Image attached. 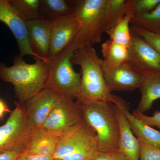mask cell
<instances>
[{
	"label": "cell",
	"mask_w": 160,
	"mask_h": 160,
	"mask_svg": "<svg viewBox=\"0 0 160 160\" xmlns=\"http://www.w3.org/2000/svg\"><path fill=\"white\" fill-rule=\"evenodd\" d=\"M88 150H98V138L94 130L83 119L60 135L53 157L61 159Z\"/></svg>",
	"instance_id": "obj_7"
},
{
	"label": "cell",
	"mask_w": 160,
	"mask_h": 160,
	"mask_svg": "<svg viewBox=\"0 0 160 160\" xmlns=\"http://www.w3.org/2000/svg\"><path fill=\"white\" fill-rule=\"evenodd\" d=\"M73 52H63L55 59L50 60L48 78L45 88L58 92L65 96L76 99L81 77L73 69L72 58Z\"/></svg>",
	"instance_id": "obj_6"
},
{
	"label": "cell",
	"mask_w": 160,
	"mask_h": 160,
	"mask_svg": "<svg viewBox=\"0 0 160 160\" xmlns=\"http://www.w3.org/2000/svg\"><path fill=\"white\" fill-rule=\"evenodd\" d=\"M101 69L109 91H132L138 89L142 75L127 62L118 66H109L100 59Z\"/></svg>",
	"instance_id": "obj_10"
},
{
	"label": "cell",
	"mask_w": 160,
	"mask_h": 160,
	"mask_svg": "<svg viewBox=\"0 0 160 160\" xmlns=\"http://www.w3.org/2000/svg\"><path fill=\"white\" fill-rule=\"evenodd\" d=\"M23 58L17 56L13 65L9 67L0 63V79L11 83L18 102L24 103L45 88L49 66V62L40 59L28 64Z\"/></svg>",
	"instance_id": "obj_2"
},
{
	"label": "cell",
	"mask_w": 160,
	"mask_h": 160,
	"mask_svg": "<svg viewBox=\"0 0 160 160\" xmlns=\"http://www.w3.org/2000/svg\"><path fill=\"white\" fill-rule=\"evenodd\" d=\"M41 9L42 17L51 20L73 13L71 1L66 0H41Z\"/></svg>",
	"instance_id": "obj_22"
},
{
	"label": "cell",
	"mask_w": 160,
	"mask_h": 160,
	"mask_svg": "<svg viewBox=\"0 0 160 160\" xmlns=\"http://www.w3.org/2000/svg\"><path fill=\"white\" fill-rule=\"evenodd\" d=\"M130 25L160 35V3L151 12L134 15Z\"/></svg>",
	"instance_id": "obj_23"
},
{
	"label": "cell",
	"mask_w": 160,
	"mask_h": 160,
	"mask_svg": "<svg viewBox=\"0 0 160 160\" xmlns=\"http://www.w3.org/2000/svg\"><path fill=\"white\" fill-rule=\"evenodd\" d=\"M134 14L132 9L129 10L113 28L106 32L110 39L129 48L131 46L132 36L130 22Z\"/></svg>",
	"instance_id": "obj_21"
},
{
	"label": "cell",
	"mask_w": 160,
	"mask_h": 160,
	"mask_svg": "<svg viewBox=\"0 0 160 160\" xmlns=\"http://www.w3.org/2000/svg\"><path fill=\"white\" fill-rule=\"evenodd\" d=\"M79 26L76 16L72 13L52 20L49 59L59 57L72 42Z\"/></svg>",
	"instance_id": "obj_11"
},
{
	"label": "cell",
	"mask_w": 160,
	"mask_h": 160,
	"mask_svg": "<svg viewBox=\"0 0 160 160\" xmlns=\"http://www.w3.org/2000/svg\"><path fill=\"white\" fill-rule=\"evenodd\" d=\"M52 156H40L30 154L25 152H21L16 160H53Z\"/></svg>",
	"instance_id": "obj_30"
},
{
	"label": "cell",
	"mask_w": 160,
	"mask_h": 160,
	"mask_svg": "<svg viewBox=\"0 0 160 160\" xmlns=\"http://www.w3.org/2000/svg\"><path fill=\"white\" fill-rule=\"evenodd\" d=\"M83 119L81 109L76 102L72 98L63 95L42 128L61 135Z\"/></svg>",
	"instance_id": "obj_9"
},
{
	"label": "cell",
	"mask_w": 160,
	"mask_h": 160,
	"mask_svg": "<svg viewBox=\"0 0 160 160\" xmlns=\"http://www.w3.org/2000/svg\"><path fill=\"white\" fill-rule=\"evenodd\" d=\"M60 135L42 127L35 129L23 152L40 156L53 157Z\"/></svg>",
	"instance_id": "obj_15"
},
{
	"label": "cell",
	"mask_w": 160,
	"mask_h": 160,
	"mask_svg": "<svg viewBox=\"0 0 160 160\" xmlns=\"http://www.w3.org/2000/svg\"><path fill=\"white\" fill-rule=\"evenodd\" d=\"M9 2L27 21L43 18L41 13V0H10Z\"/></svg>",
	"instance_id": "obj_24"
},
{
	"label": "cell",
	"mask_w": 160,
	"mask_h": 160,
	"mask_svg": "<svg viewBox=\"0 0 160 160\" xmlns=\"http://www.w3.org/2000/svg\"><path fill=\"white\" fill-rule=\"evenodd\" d=\"M94 160H129L119 151L99 152Z\"/></svg>",
	"instance_id": "obj_29"
},
{
	"label": "cell",
	"mask_w": 160,
	"mask_h": 160,
	"mask_svg": "<svg viewBox=\"0 0 160 160\" xmlns=\"http://www.w3.org/2000/svg\"><path fill=\"white\" fill-rule=\"evenodd\" d=\"M53 160H63L62 159H54Z\"/></svg>",
	"instance_id": "obj_33"
},
{
	"label": "cell",
	"mask_w": 160,
	"mask_h": 160,
	"mask_svg": "<svg viewBox=\"0 0 160 160\" xmlns=\"http://www.w3.org/2000/svg\"><path fill=\"white\" fill-rule=\"evenodd\" d=\"M0 22L8 26L14 35L17 42L20 55L22 57L31 56L35 59L42 60L46 62L32 49L28 21L9 1L0 0Z\"/></svg>",
	"instance_id": "obj_8"
},
{
	"label": "cell",
	"mask_w": 160,
	"mask_h": 160,
	"mask_svg": "<svg viewBox=\"0 0 160 160\" xmlns=\"http://www.w3.org/2000/svg\"><path fill=\"white\" fill-rule=\"evenodd\" d=\"M62 96L58 92L44 88L25 103L26 116L33 129L42 127Z\"/></svg>",
	"instance_id": "obj_13"
},
{
	"label": "cell",
	"mask_w": 160,
	"mask_h": 160,
	"mask_svg": "<svg viewBox=\"0 0 160 160\" xmlns=\"http://www.w3.org/2000/svg\"><path fill=\"white\" fill-rule=\"evenodd\" d=\"M24 103L15 102L14 109L6 123L0 126V154L22 152L26 148L34 129L26 116Z\"/></svg>",
	"instance_id": "obj_5"
},
{
	"label": "cell",
	"mask_w": 160,
	"mask_h": 160,
	"mask_svg": "<svg viewBox=\"0 0 160 160\" xmlns=\"http://www.w3.org/2000/svg\"><path fill=\"white\" fill-rule=\"evenodd\" d=\"M115 105L119 126L118 151L129 160H140V146L122 110Z\"/></svg>",
	"instance_id": "obj_16"
},
{
	"label": "cell",
	"mask_w": 160,
	"mask_h": 160,
	"mask_svg": "<svg viewBox=\"0 0 160 160\" xmlns=\"http://www.w3.org/2000/svg\"><path fill=\"white\" fill-rule=\"evenodd\" d=\"M21 152H9L0 154V160H16Z\"/></svg>",
	"instance_id": "obj_31"
},
{
	"label": "cell",
	"mask_w": 160,
	"mask_h": 160,
	"mask_svg": "<svg viewBox=\"0 0 160 160\" xmlns=\"http://www.w3.org/2000/svg\"><path fill=\"white\" fill-rule=\"evenodd\" d=\"M132 114L148 126L156 127L160 129V111H155L152 116H148L134 110Z\"/></svg>",
	"instance_id": "obj_28"
},
{
	"label": "cell",
	"mask_w": 160,
	"mask_h": 160,
	"mask_svg": "<svg viewBox=\"0 0 160 160\" xmlns=\"http://www.w3.org/2000/svg\"><path fill=\"white\" fill-rule=\"evenodd\" d=\"M160 0H133L132 10L134 15L147 13L153 10Z\"/></svg>",
	"instance_id": "obj_27"
},
{
	"label": "cell",
	"mask_w": 160,
	"mask_h": 160,
	"mask_svg": "<svg viewBox=\"0 0 160 160\" xmlns=\"http://www.w3.org/2000/svg\"><path fill=\"white\" fill-rule=\"evenodd\" d=\"M132 31L142 38L160 56V35L152 33L145 29L130 26Z\"/></svg>",
	"instance_id": "obj_25"
},
{
	"label": "cell",
	"mask_w": 160,
	"mask_h": 160,
	"mask_svg": "<svg viewBox=\"0 0 160 160\" xmlns=\"http://www.w3.org/2000/svg\"><path fill=\"white\" fill-rule=\"evenodd\" d=\"M133 0H107L102 28L103 32L113 28L132 9Z\"/></svg>",
	"instance_id": "obj_19"
},
{
	"label": "cell",
	"mask_w": 160,
	"mask_h": 160,
	"mask_svg": "<svg viewBox=\"0 0 160 160\" xmlns=\"http://www.w3.org/2000/svg\"><path fill=\"white\" fill-rule=\"evenodd\" d=\"M140 146V160H160V149L138 139Z\"/></svg>",
	"instance_id": "obj_26"
},
{
	"label": "cell",
	"mask_w": 160,
	"mask_h": 160,
	"mask_svg": "<svg viewBox=\"0 0 160 160\" xmlns=\"http://www.w3.org/2000/svg\"><path fill=\"white\" fill-rule=\"evenodd\" d=\"M99 58L92 46H86L73 52L72 62L82 70L76 103L109 102L116 104L119 97L112 94L106 85L100 65Z\"/></svg>",
	"instance_id": "obj_1"
},
{
	"label": "cell",
	"mask_w": 160,
	"mask_h": 160,
	"mask_svg": "<svg viewBox=\"0 0 160 160\" xmlns=\"http://www.w3.org/2000/svg\"><path fill=\"white\" fill-rule=\"evenodd\" d=\"M106 2L107 0L71 1L79 26L72 42L63 52H73L82 47L92 46L101 42L103 32L102 22Z\"/></svg>",
	"instance_id": "obj_4"
},
{
	"label": "cell",
	"mask_w": 160,
	"mask_h": 160,
	"mask_svg": "<svg viewBox=\"0 0 160 160\" xmlns=\"http://www.w3.org/2000/svg\"><path fill=\"white\" fill-rule=\"evenodd\" d=\"M52 20L42 18L28 21L30 45L32 50L47 62L49 54Z\"/></svg>",
	"instance_id": "obj_14"
},
{
	"label": "cell",
	"mask_w": 160,
	"mask_h": 160,
	"mask_svg": "<svg viewBox=\"0 0 160 160\" xmlns=\"http://www.w3.org/2000/svg\"><path fill=\"white\" fill-rule=\"evenodd\" d=\"M131 32L132 42L127 62L142 74L160 71L159 55L142 38L131 30Z\"/></svg>",
	"instance_id": "obj_12"
},
{
	"label": "cell",
	"mask_w": 160,
	"mask_h": 160,
	"mask_svg": "<svg viewBox=\"0 0 160 160\" xmlns=\"http://www.w3.org/2000/svg\"><path fill=\"white\" fill-rule=\"evenodd\" d=\"M142 75L139 89L141 100L135 110L144 113L151 109L153 103L160 98V71L146 72Z\"/></svg>",
	"instance_id": "obj_17"
},
{
	"label": "cell",
	"mask_w": 160,
	"mask_h": 160,
	"mask_svg": "<svg viewBox=\"0 0 160 160\" xmlns=\"http://www.w3.org/2000/svg\"><path fill=\"white\" fill-rule=\"evenodd\" d=\"M115 105L119 106L124 112L134 135L137 138L160 149V131L135 117L129 112L126 102L122 98Z\"/></svg>",
	"instance_id": "obj_18"
},
{
	"label": "cell",
	"mask_w": 160,
	"mask_h": 160,
	"mask_svg": "<svg viewBox=\"0 0 160 160\" xmlns=\"http://www.w3.org/2000/svg\"><path fill=\"white\" fill-rule=\"evenodd\" d=\"M102 52L103 61L112 66L126 62L129 58V48L110 39L103 43Z\"/></svg>",
	"instance_id": "obj_20"
},
{
	"label": "cell",
	"mask_w": 160,
	"mask_h": 160,
	"mask_svg": "<svg viewBox=\"0 0 160 160\" xmlns=\"http://www.w3.org/2000/svg\"><path fill=\"white\" fill-rule=\"evenodd\" d=\"M11 111L6 102L2 99L0 98V119L2 118L6 113H10Z\"/></svg>",
	"instance_id": "obj_32"
},
{
	"label": "cell",
	"mask_w": 160,
	"mask_h": 160,
	"mask_svg": "<svg viewBox=\"0 0 160 160\" xmlns=\"http://www.w3.org/2000/svg\"><path fill=\"white\" fill-rule=\"evenodd\" d=\"M77 104L83 120L96 133L99 152L118 151L119 126L114 104L109 102Z\"/></svg>",
	"instance_id": "obj_3"
}]
</instances>
